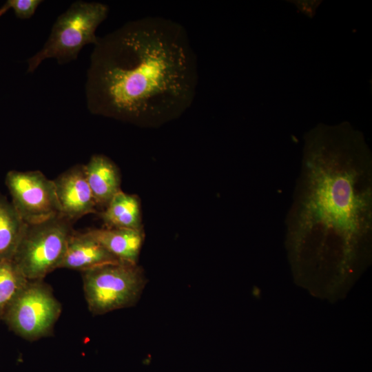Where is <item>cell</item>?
Here are the masks:
<instances>
[{
    "instance_id": "cell-1",
    "label": "cell",
    "mask_w": 372,
    "mask_h": 372,
    "mask_svg": "<svg viewBox=\"0 0 372 372\" xmlns=\"http://www.w3.org/2000/svg\"><path fill=\"white\" fill-rule=\"evenodd\" d=\"M285 226L296 285L332 302L344 298L372 259V159L359 133L308 134Z\"/></svg>"
},
{
    "instance_id": "cell-2",
    "label": "cell",
    "mask_w": 372,
    "mask_h": 372,
    "mask_svg": "<svg viewBox=\"0 0 372 372\" xmlns=\"http://www.w3.org/2000/svg\"><path fill=\"white\" fill-rule=\"evenodd\" d=\"M197 59L180 23L147 17L99 37L90 56L85 93L92 114L159 126L192 104Z\"/></svg>"
},
{
    "instance_id": "cell-3",
    "label": "cell",
    "mask_w": 372,
    "mask_h": 372,
    "mask_svg": "<svg viewBox=\"0 0 372 372\" xmlns=\"http://www.w3.org/2000/svg\"><path fill=\"white\" fill-rule=\"evenodd\" d=\"M109 10L107 5L100 2L72 3L54 23L43 48L28 59L27 72H34L48 59H54L60 65L68 63L77 59L85 45H96L99 37L95 32Z\"/></svg>"
},
{
    "instance_id": "cell-4",
    "label": "cell",
    "mask_w": 372,
    "mask_h": 372,
    "mask_svg": "<svg viewBox=\"0 0 372 372\" xmlns=\"http://www.w3.org/2000/svg\"><path fill=\"white\" fill-rule=\"evenodd\" d=\"M85 298L93 315L134 306L146 284L137 264L116 261L81 272Z\"/></svg>"
},
{
    "instance_id": "cell-5",
    "label": "cell",
    "mask_w": 372,
    "mask_h": 372,
    "mask_svg": "<svg viewBox=\"0 0 372 372\" xmlns=\"http://www.w3.org/2000/svg\"><path fill=\"white\" fill-rule=\"evenodd\" d=\"M73 223L59 214L41 223L27 224L12 260L28 280H43L59 269L74 231Z\"/></svg>"
},
{
    "instance_id": "cell-6",
    "label": "cell",
    "mask_w": 372,
    "mask_h": 372,
    "mask_svg": "<svg viewBox=\"0 0 372 372\" xmlns=\"http://www.w3.org/2000/svg\"><path fill=\"white\" fill-rule=\"evenodd\" d=\"M61 313L51 287L43 280H28L3 320L17 335L33 341L52 333Z\"/></svg>"
},
{
    "instance_id": "cell-7",
    "label": "cell",
    "mask_w": 372,
    "mask_h": 372,
    "mask_svg": "<svg viewBox=\"0 0 372 372\" xmlns=\"http://www.w3.org/2000/svg\"><path fill=\"white\" fill-rule=\"evenodd\" d=\"M6 185L12 204L28 225L45 221L61 214L53 180L40 171L11 170Z\"/></svg>"
},
{
    "instance_id": "cell-8",
    "label": "cell",
    "mask_w": 372,
    "mask_h": 372,
    "mask_svg": "<svg viewBox=\"0 0 372 372\" xmlns=\"http://www.w3.org/2000/svg\"><path fill=\"white\" fill-rule=\"evenodd\" d=\"M53 180L61 214L74 222L97 212L84 165L70 167Z\"/></svg>"
},
{
    "instance_id": "cell-9",
    "label": "cell",
    "mask_w": 372,
    "mask_h": 372,
    "mask_svg": "<svg viewBox=\"0 0 372 372\" xmlns=\"http://www.w3.org/2000/svg\"><path fill=\"white\" fill-rule=\"evenodd\" d=\"M119 260L110 254L88 231H74L68 244L60 268L84 271Z\"/></svg>"
},
{
    "instance_id": "cell-10",
    "label": "cell",
    "mask_w": 372,
    "mask_h": 372,
    "mask_svg": "<svg viewBox=\"0 0 372 372\" xmlns=\"http://www.w3.org/2000/svg\"><path fill=\"white\" fill-rule=\"evenodd\" d=\"M84 167L96 207H106L114 196L121 191V176L117 167L103 154L92 156Z\"/></svg>"
},
{
    "instance_id": "cell-11",
    "label": "cell",
    "mask_w": 372,
    "mask_h": 372,
    "mask_svg": "<svg viewBox=\"0 0 372 372\" xmlns=\"http://www.w3.org/2000/svg\"><path fill=\"white\" fill-rule=\"evenodd\" d=\"M88 231L119 260L137 264L143 241L141 230L105 228L90 229Z\"/></svg>"
},
{
    "instance_id": "cell-12",
    "label": "cell",
    "mask_w": 372,
    "mask_h": 372,
    "mask_svg": "<svg viewBox=\"0 0 372 372\" xmlns=\"http://www.w3.org/2000/svg\"><path fill=\"white\" fill-rule=\"evenodd\" d=\"M100 216L106 228L141 230L140 204L136 196L118 192Z\"/></svg>"
},
{
    "instance_id": "cell-13",
    "label": "cell",
    "mask_w": 372,
    "mask_h": 372,
    "mask_svg": "<svg viewBox=\"0 0 372 372\" xmlns=\"http://www.w3.org/2000/svg\"><path fill=\"white\" fill-rule=\"evenodd\" d=\"M27 224L0 194V260H12Z\"/></svg>"
},
{
    "instance_id": "cell-14",
    "label": "cell",
    "mask_w": 372,
    "mask_h": 372,
    "mask_svg": "<svg viewBox=\"0 0 372 372\" xmlns=\"http://www.w3.org/2000/svg\"><path fill=\"white\" fill-rule=\"evenodd\" d=\"M28 280L12 260H0V320Z\"/></svg>"
},
{
    "instance_id": "cell-15",
    "label": "cell",
    "mask_w": 372,
    "mask_h": 372,
    "mask_svg": "<svg viewBox=\"0 0 372 372\" xmlns=\"http://www.w3.org/2000/svg\"><path fill=\"white\" fill-rule=\"evenodd\" d=\"M41 2V0H8L0 8V17L12 9L17 18L28 19L34 15Z\"/></svg>"
}]
</instances>
